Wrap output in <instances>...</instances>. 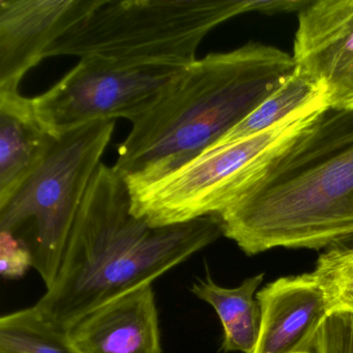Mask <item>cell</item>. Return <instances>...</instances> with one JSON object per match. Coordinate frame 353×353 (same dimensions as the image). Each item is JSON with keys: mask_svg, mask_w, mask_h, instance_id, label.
Returning a JSON list of instances; mask_svg holds the SVG:
<instances>
[{"mask_svg": "<svg viewBox=\"0 0 353 353\" xmlns=\"http://www.w3.org/2000/svg\"><path fill=\"white\" fill-rule=\"evenodd\" d=\"M315 353H353V310L330 312L318 332Z\"/></svg>", "mask_w": 353, "mask_h": 353, "instance_id": "17", "label": "cell"}, {"mask_svg": "<svg viewBox=\"0 0 353 353\" xmlns=\"http://www.w3.org/2000/svg\"><path fill=\"white\" fill-rule=\"evenodd\" d=\"M256 299L260 326L251 353H315L318 332L334 307L314 272L278 279Z\"/></svg>", "mask_w": 353, "mask_h": 353, "instance_id": "10", "label": "cell"}, {"mask_svg": "<svg viewBox=\"0 0 353 353\" xmlns=\"http://www.w3.org/2000/svg\"><path fill=\"white\" fill-rule=\"evenodd\" d=\"M330 249L338 255L342 256V257L353 260V239L339 243V245L330 248Z\"/></svg>", "mask_w": 353, "mask_h": 353, "instance_id": "19", "label": "cell"}, {"mask_svg": "<svg viewBox=\"0 0 353 353\" xmlns=\"http://www.w3.org/2000/svg\"><path fill=\"white\" fill-rule=\"evenodd\" d=\"M264 274L245 279L233 288L216 284L210 272L196 279L191 292L214 307L223 327L224 352L251 353L257 342L260 326V307L256 294L263 282Z\"/></svg>", "mask_w": 353, "mask_h": 353, "instance_id": "13", "label": "cell"}, {"mask_svg": "<svg viewBox=\"0 0 353 353\" xmlns=\"http://www.w3.org/2000/svg\"><path fill=\"white\" fill-rule=\"evenodd\" d=\"M292 59L332 110H353V0H312L297 16Z\"/></svg>", "mask_w": 353, "mask_h": 353, "instance_id": "8", "label": "cell"}, {"mask_svg": "<svg viewBox=\"0 0 353 353\" xmlns=\"http://www.w3.org/2000/svg\"><path fill=\"white\" fill-rule=\"evenodd\" d=\"M0 353H83L34 305L0 318Z\"/></svg>", "mask_w": 353, "mask_h": 353, "instance_id": "15", "label": "cell"}, {"mask_svg": "<svg viewBox=\"0 0 353 353\" xmlns=\"http://www.w3.org/2000/svg\"><path fill=\"white\" fill-rule=\"evenodd\" d=\"M32 268L28 245L12 233L0 231V272L5 279H18Z\"/></svg>", "mask_w": 353, "mask_h": 353, "instance_id": "18", "label": "cell"}, {"mask_svg": "<svg viewBox=\"0 0 353 353\" xmlns=\"http://www.w3.org/2000/svg\"><path fill=\"white\" fill-rule=\"evenodd\" d=\"M100 0H0V92H19L22 78Z\"/></svg>", "mask_w": 353, "mask_h": 353, "instance_id": "9", "label": "cell"}, {"mask_svg": "<svg viewBox=\"0 0 353 353\" xmlns=\"http://www.w3.org/2000/svg\"><path fill=\"white\" fill-rule=\"evenodd\" d=\"M114 130V121H97L55 139L40 166L0 206V231L24 230L21 239L46 289L57 279L78 210Z\"/></svg>", "mask_w": 353, "mask_h": 353, "instance_id": "6", "label": "cell"}, {"mask_svg": "<svg viewBox=\"0 0 353 353\" xmlns=\"http://www.w3.org/2000/svg\"><path fill=\"white\" fill-rule=\"evenodd\" d=\"M326 109L321 99L268 131L208 148L152 183H127L132 212L156 227L218 216L255 185Z\"/></svg>", "mask_w": 353, "mask_h": 353, "instance_id": "5", "label": "cell"}, {"mask_svg": "<svg viewBox=\"0 0 353 353\" xmlns=\"http://www.w3.org/2000/svg\"><path fill=\"white\" fill-rule=\"evenodd\" d=\"M67 332L83 353H163L152 285L135 289L90 312Z\"/></svg>", "mask_w": 353, "mask_h": 353, "instance_id": "11", "label": "cell"}, {"mask_svg": "<svg viewBox=\"0 0 353 353\" xmlns=\"http://www.w3.org/2000/svg\"><path fill=\"white\" fill-rule=\"evenodd\" d=\"M313 272L323 285L334 309L353 310V260L328 249L320 255Z\"/></svg>", "mask_w": 353, "mask_h": 353, "instance_id": "16", "label": "cell"}, {"mask_svg": "<svg viewBox=\"0 0 353 353\" xmlns=\"http://www.w3.org/2000/svg\"><path fill=\"white\" fill-rule=\"evenodd\" d=\"M218 216L223 235L250 256L353 239V110L326 109Z\"/></svg>", "mask_w": 353, "mask_h": 353, "instance_id": "2", "label": "cell"}, {"mask_svg": "<svg viewBox=\"0 0 353 353\" xmlns=\"http://www.w3.org/2000/svg\"><path fill=\"white\" fill-rule=\"evenodd\" d=\"M294 70L288 53L256 42L197 59L132 121L113 167L130 185L169 174L218 142Z\"/></svg>", "mask_w": 353, "mask_h": 353, "instance_id": "3", "label": "cell"}, {"mask_svg": "<svg viewBox=\"0 0 353 353\" xmlns=\"http://www.w3.org/2000/svg\"><path fill=\"white\" fill-rule=\"evenodd\" d=\"M183 70L86 57L50 90L32 98V106L43 129L55 139L92 121L125 119L132 123Z\"/></svg>", "mask_w": 353, "mask_h": 353, "instance_id": "7", "label": "cell"}, {"mask_svg": "<svg viewBox=\"0 0 353 353\" xmlns=\"http://www.w3.org/2000/svg\"><path fill=\"white\" fill-rule=\"evenodd\" d=\"M299 0H100L59 38L45 59L99 57L132 67L185 69L203 39L245 13L288 14Z\"/></svg>", "mask_w": 353, "mask_h": 353, "instance_id": "4", "label": "cell"}, {"mask_svg": "<svg viewBox=\"0 0 353 353\" xmlns=\"http://www.w3.org/2000/svg\"><path fill=\"white\" fill-rule=\"evenodd\" d=\"M321 99L323 96L319 88L295 68L293 73L263 102L210 148L226 145L268 131L289 115Z\"/></svg>", "mask_w": 353, "mask_h": 353, "instance_id": "14", "label": "cell"}, {"mask_svg": "<svg viewBox=\"0 0 353 353\" xmlns=\"http://www.w3.org/2000/svg\"><path fill=\"white\" fill-rule=\"evenodd\" d=\"M114 167L101 164L78 210L57 279L34 307L63 330L152 282L223 235L218 216L156 227L132 212Z\"/></svg>", "mask_w": 353, "mask_h": 353, "instance_id": "1", "label": "cell"}, {"mask_svg": "<svg viewBox=\"0 0 353 353\" xmlns=\"http://www.w3.org/2000/svg\"><path fill=\"white\" fill-rule=\"evenodd\" d=\"M54 141L39 123L32 99L0 92V206L40 166Z\"/></svg>", "mask_w": 353, "mask_h": 353, "instance_id": "12", "label": "cell"}]
</instances>
